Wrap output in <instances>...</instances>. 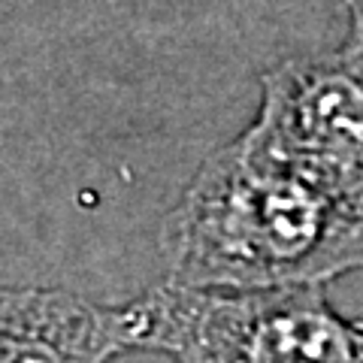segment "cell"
<instances>
[{
	"label": "cell",
	"instance_id": "obj_1",
	"mask_svg": "<svg viewBox=\"0 0 363 363\" xmlns=\"http://www.w3.org/2000/svg\"><path fill=\"white\" fill-rule=\"evenodd\" d=\"M161 255L176 285H327L363 269V194L242 133L164 218Z\"/></svg>",
	"mask_w": 363,
	"mask_h": 363
},
{
	"label": "cell",
	"instance_id": "obj_3",
	"mask_svg": "<svg viewBox=\"0 0 363 363\" xmlns=\"http://www.w3.org/2000/svg\"><path fill=\"white\" fill-rule=\"evenodd\" d=\"M245 136L363 194V43L267 70Z\"/></svg>",
	"mask_w": 363,
	"mask_h": 363
},
{
	"label": "cell",
	"instance_id": "obj_2",
	"mask_svg": "<svg viewBox=\"0 0 363 363\" xmlns=\"http://www.w3.org/2000/svg\"><path fill=\"white\" fill-rule=\"evenodd\" d=\"M121 309L130 351L191 363H363V321L339 315L318 281L269 288L164 281Z\"/></svg>",
	"mask_w": 363,
	"mask_h": 363
},
{
	"label": "cell",
	"instance_id": "obj_4",
	"mask_svg": "<svg viewBox=\"0 0 363 363\" xmlns=\"http://www.w3.org/2000/svg\"><path fill=\"white\" fill-rule=\"evenodd\" d=\"M348 9V40L363 43V0H342Z\"/></svg>",
	"mask_w": 363,
	"mask_h": 363
}]
</instances>
